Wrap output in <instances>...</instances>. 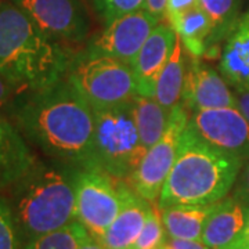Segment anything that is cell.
Here are the masks:
<instances>
[{
	"label": "cell",
	"instance_id": "6da1fadb",
	"mask_svg": "<svg viewBox=\"0 0 249 249\" xmlns=\"http://www.w3.org/2000/svg\"><path fill=\"white\" fill-rule=\"evenodd\" d=\"M9 116L49 158L78 168L91 166L94 109L67 78L19 94Z\"/></svg>",
	"mask_w": 249,
	"mask_h": 249
},
{
	"label": "cell",
	"instance_id": "7a4b0ae2",
	"mask_svg": "<svg viewBox=\"0 0 249 249\" xmlns=\"http://www.w3.org/2000/svg\"><path fill=\"white\" fill-rule=\"evenodd\" d=\"M71 55L14 3H0V73L19 94L65 78Z\"/></svg>",
	"mask_w": 249,
	"mask_h": 249
},
{
	"label": "cell",
	"instance_id": "3957f363",
	"mask_svg": "<svg viewBox=\"0 0 249 249\" xmlns=\"http://www.w3.org/2000/svg\"><path fill=\"white\" fill-rule=\"evenodd\" d=\"M78 166L39 162L9 188L6 198L17 226L21 247L76 220L75 181Z\"/></svg>",
	"mask_w": 249,
	"mask_h": 249
},
{
	"label": "cell",
	"instance_id": "277c9868",
	"mask_svg": "<svg viewBox=\"0 0 249 249\" xmlns=\"http://www.w3.org/2000/svg\"><path fill=\"white\" fill-rule=\"evenodd\" d=\"M242 165L240 157L211 145L187 124L158 208L219 202L235 186Z\"/></svg>",
	"mask_w": 249,
	"mask_h": 249
},
{
	"label": "cell",
	"instance_id": "5b68a950",
	"mask_svg": "<svg viewBox=\"0 0 249 249\" xmlns=\"http://www.w3.org/2000/svg\"><path fill=\"white\" fill-rule=\"evenodd\" d=\"M145 152L134 122L132 103L94 109L90 168L103 170L116 180L127 181L139 168Z\"/></svg>",
	"mask_w": 249,
	"mask_h": 249
},
{
	"label": "cell",
	"instance_id": "8992f818",
	"mask_svg": "<svg viewBox=\"0 0 249 249\" xmlns=\"http://www.w3.org/2000/svg\"><path fill=\"white\" fill-rule=\"evenodd\" d=\"M65 78L93 109L130 104L139 96L130 65L88 49L71 57Z\"/></svg>",
	"mask_w": 249,
	"mask_h": 249
},
{
	"label": "cell",
	"instance_id": "52a82bcc",
	"mask_svg": "<svg viewBox=\"0 0 249 249\" xmlns=\"http://www.w3.org/2000/svg\"><path fill=\"white\" fill-rule=\"evenodd\" d=\"M121 181L103 170L79 168L75 181L76 220L90 237L103 241L122 206Z\"/></svg>",
	"mask_w": 249,
	"mask_h": 249
},
{
	"label": "cell",
	"instance_id": "ba28073f",
	"mask_svg": "<svg viewBox=\"0 0 249 249\" xmlns=\"http://www.w3.org/2000/svg\"><path fill=\"white\" fill-rule=\"evenodd\" d=\"M188 119L190 112L181 103L173 108L163 136L147 150L139 168L127 180L134 191L154 206H158V199L176 160Z\"/></svg>",
	"mask_w": 249,
	"mask_h": 249
},
{
	"label": "cell",
	"instance_id": "9c48e42d",
	"mask_svg": "<svg viewBox=\"0 0 249 249\" xmlns=\"http://www.w3.org/2000/svg\"><path fill=\"white\" fill-rule=\"evenodd\" d=\"M13 3L61 45H79L89 36V13L82 0H13Z\"/></svg>",
	"mask_w": 249,
	"mask_h": 249
},
{
	"label": "cell",
	"instance_id": "30bf717a",
	"mask_svg": "<svg viewBox=\"0 0 249 249\" xmlns=\"http://www.w3.org/2000/svg\"><path fill=\"white\" fill-rule=\"evenodd\" d=\"M188 124L211 145L249 160V124L237 107L196 111Z\"/></svg>",
	"mask_w": 249,
	"mask_h": 249
},
{
	"label": "cell",
	"instance_id": "8fae6325",
	"mask_svg": "<svg viewBox=\"0 0 249 249\" xmlns=\"http://www.w3.org/2000/svg\"><path fill=\"white\" fill-rule=\"evenodd\" d=\"M158 24L160 21L147 10L140 9L129 13L108 24L106 31L91 40L88 50L106 54L132 65L147 37Z\"/></svg>",
	"mask_w": 249,
	"mask_h": 249
},
{
	"label": "cell",
	"instance_id": "7c38bea8",
	"mask_svg": "<svg viewBox=\"0 0 249 249\" xmlns=\"http://www.w3.org/2000/svg\"><path fill=\"white\" fill-rule=\"evenodd\" d=\"M181 104L196 112L212 108L235 107V96L226 79L201 58L187 54V71Z\"/></svg>",
	"mask_w": 249,
	"mask_h": 249
},
{
	"label": "cell",
	"instance_id": "4fadbf2b",
	"mask_svg": "<svg viewBox=\"0 0 249 249\" xmlns=\"http://www.w3.org/2000/svg\"><path fill=\"white\" fill-rule=\"evenodd\" d=\"M178 34L168 24H158L142 45L132 67L137 94L154 97L160 72L172 55Z\"/></svg>",
	"mask_w": 249,
	"mask_h": 249
},
{
	"label": "cell",
	"instance_id": "5bb4252c",
	"mask_svg": "<svg viewBox=\"0 0 249 249\" xmlns=\"http://www.w3.org/2000/svg\"><path fill=\"white\" fill-rule=\"evenodd\" d=\"M122 206L101 241L106 249H133L152 206L130 184L121 181Z\"/></svg>",
	"mask_w": 249,
	"mask_h": 249
},
{
	"label": "cell",
	"instance_id": "9a60e30c",
	"mask_svg": "<svg viewBox=\"0 0 249 249\" xmlns=\"http://www.w3.org/2000/svg\"><path fill=\"white\" fill-rule=\"evenodd\" d=\"M249 220V208L234 196L216 202L208 216L202 242L211 249H223L238 240Z\"/></svg>",
	"mask_w": 249,
	"mask_h": 249
},
{
	"label": "cell",
	"instance_id": "2e32d148",
	"mask_svg": "<svg viewBox=\"0 0 249 249\" xmlns=\"http://www.w3.org/2000/svg\"><path fill=\"white\" fill-rule=\"evenodd\" d=\"M36 162L35 154L28 145L13 121L0 115V191L16 184Z\"/></svg>",
	"mask_w": 249,
	"mask_h": 249
},
{
	"label": "cell",
	"instance_id": "e0dca14e",
	"mask_svg": "<svg viewBox=\"0 0 249 249\" xmlns=\"http://www.w3.org/2000/svg\"><path fill=\"white\" fill-rule=\"evenodd\" d=\"M219 70L234 89L249 90V10L241 14L224 40Z\"/></svg>",
	"mask_w": 249,
	"mask_h": 249
},
{
	"label": "cell",
	"instance_id": "ac0fdd59",
	"mask_svg": "<svg viewBox=\"0 0 249 249\" xmlns=\"http://www.w3.org/2000/svg\"><path fill=\"white\" fill-rule=\"evenodd\" d=\"M214 204L175 205L160 209L168 238L202 241L205 223Z\"/></svg>",
	"mask_w": 249,
	"mask_h": 249
},
{
	"label": "cell",
	"instance_id": "d6986e66",
	"mask_svg": "<svg viewBox=\"0 0 249 249\" xmlns=\"http://www.w3.org/2000/svg\"><path fill=\"white\" fill-rule=\"evenodd\" d=\"M187 71V53L183 43L178 36L175 49L165 68L160 72L154 98L160 106L172 111L178 104L181 103V94L184 88Z\"/></svg>",
	"mask_w": 249,
	"mask_h": 249
},
{
	"label": "cell",
	"instance_id": "ffe728a7",
	"mask_svg": "<svg viewBox=\"0 0 249 249\" xmlns=\"http://www.w3.org/2000/svg\"><path fill=\"white\" fill-rule=\"evenodd\" d=\"M199 4L211 18L213 27L206 42L204 57L214 58L222 52V42L227 39L240 18L241 0H199Z\"/></svg>",
	"mask_w": 249,
	"mask_h": 249
},
{
	"label": "cell",
	"instance_id": "44dd1931",
	"mask_svg": "<svg viewBox=\"0 0 249 249\" xmlns=\"http://www.w3.org/2000/svg\"><path fill=\"white\" fill-rule=\"evenodd\" d=\"M132 107L142 144L148 150L163 136L172 111L162 107L154 97L142 96H136Z\"/></svg>",
	"mask_w": 249,
	"mask_h": 249
},
{
	"label": "cell",
	"instance_id": "7402d4cb",
	"mask_svg": "<svg viewBox=\"0 0 249 249\" xmlns=\"http://www.w3.org/2000/svg\"><path fill=\"white\" fill-rule=\"evenodd\" d=\"M180 37L186 53L196 58H202L206 50V42L212 34V21L199 6L184 13L172 24Z\"/></svg>",
	"mask_w": 249,
	"mask_h": 249
},
{
	"label": "cell",
	"instance_id": "603a6c76",
	"mask_svg": "<svg viewBox=\"0 0 249 249\" xmlns=\"http://www.w3.org/2000/svg\"><path fill=\"white\" fill-rule=\"evenodd\" d=\"M90 237L89 231L78 220L65 227L24 244L21 249H79Z\"/></svg>",
	"mask_w": 249,
	"mask_h": 249
},
{
	"label": "cell",
	"instance_id": "cb8c5ba5",
	"mask_svg": "<svg viewBox=\"0 0 249 249\" xmlns=\"http://www.w3.org/2000/svg\"><path fill=\"white\" fill-rule=\"evenodd\" d=\"M166 238L168 235L162 223L160 208L152 206L151 212L147 217V222L144 224L133 249H158L165 244Z\"/></svg>",
	"mask_w": 249,
	"mask_h": 249
},
{
	"label": "cell",
	"instance_id": "d4e9b609",
	"mask_svg": "<svg viewBox=\"0 0 249 249\" xmlns=\"http://www.w3.org/2000/svg\"><path fill=\"white\" fill-rule=\"evenodd\" d=\"M98 16L106 24H111L116 18L126 16L144 7L145 0H93Z\"/></svg>",
	"mask_w": 249,
	"mask_h": 249
},
{
	"label": "cell",
	"instance_id": "484cf974",
	"mask_svg": "<svg viewBox=\"0 0 249 249\" xmlns=\"http://www.w3.org/2000/svg\"><path fill=\"white\" fill-rule=\"evenodd\" d=\"M0 249H21L17 226L6 196H0Z\"/></svg>",
	"mask_w": 249,
	"mask_h": 249
},
{
	"label": "cell",
	"instance_id": "4316f807",
	"mask_svg": "<svg viewBox=\"0 0 249 249\" xmlns=\"http://www.w3.org/2000/svg\"><path fill=\"white\" fill-rule=\"evenodd\" d=\"M19 96L17 88L0 73V115H10L16 98Z\"/></svg>",
	"mask_w": 249,
	"mask_h": 249
},
{
	"label": "cell",
	"instance_id": "83f0119b",
	"mask_svg": "<svg viewBox=\"0 0 249 249\" xmlns=\"http://www.w3.org/2000/svg\"><path fill=\"white\" fill-rule=\"evenodd\" d=\"M196 6H199V0H168L165 19L169 21V24L172 25L184 13L194 9Z\"/></svg>",
	"mask_w": 249,
	"mask_h": 249
},
{
	"label": "cell",
	"instance_id": "f1b7e54d",
	"mask_svg": "<svg viewBox=\"0 0 249 249\" xmlns=\"http://www.w3.org/2000/svg\"><path fill=\"white\" fill-rule=\"evenodd\" d=\"M232 196L249 208V162L240 175L238 181L235 183V190Z\"/></svg>",
	"mask_w": 249,
	"mask_h": 249
},
{
	"label": "cell",
	"instance_id": "f546056e",
	"mask_svg": "<svg viewBox=\"0 0 249 249\" xmlns=\"http://www.w3.org/2000/svg\"><path fill=\"white\" fill-rule=\"evenodd\" d=\"M165 247L168 249H211L202 241L175 240V238H166Z\"/></svg>",
	"mask_w": 249,
	"mask_h": 249
},
{
	"label": "cell",
	"instance_id": "4dcf8cb0",
	"mask_svg": "<svg viewBox=\"0 0 249 249\" xmlns=\"http://www.w3.org/2000/svg\"><path fill=\"white\" fill-rule=\"evenodd\" d=\"M166 4H168V0H145L142 9L147 10L152 17H155L160 22L162 19H165Z\"/></svg>",
	"mask_w": 249,
	"mask_h": 249
},
{
	"label": "cell",
	"instance_id": "1f68e13d",
	"mask_svg": "<svg viewBox=\"0 0 249 249\" xmlns=\"http://www.w3.org/2000/svg\"><path fill=\"white\" fill-rule=\"evenodd\" d=\"M235 107L249 124V90H235Z\"/></svg>",
	"mask_w": 249,
	"mask_h": 249
},
{
	"label": "cell",
	"instance_id": "d6a6232c",
	"mask_svg": "<svg viewBox=\"0 0 249 249\" xmlns=\"http://www.w3.org/2000/svg\"><path fill=\"white\" fill-rule=\"evenodd\" d=\"M79 249H106V248L103 247V244H101L100 241L94 240V238L89 237L88 240L82 244V247H80Z\"/></svg>",
	"mask_w": 249,
	"mask_h": 249
},
{
	"label": "cell",
	"instance_id": "836d02e7",
	"mask_svg": "<svg viewBox=\"0 0 249 249\" xmlns=\"http://www.w3.org/2000/svg\"><path fill=\"white\" fill-rule=\"evenodd\" d=\"M238 242H241V244H245V245H249V220H248V224H247V227H245V230H244V232H242V235H241L238 240Z\"/></svg>",
	"mask_w": 249,
	"mask_h": 249
},
{
	"label": "cell",
	"instance_id": "e575fe53",
	"mask_svg": "<svg viewBox=\"0 0 249 249\" xmlns=\"http://www.w3.org/2000/svg\"><path fill=\"white\" fill-rule=\"evenodd\" d=\"M223 249H249V245H245V244H241L238 241H234L232 244L227 245L226 248Z\"/></svg>",
	"mask_w": 249,
	"mask_h": 249
},
{
	"label": "cell",
	"instance_id": "d590c367",
	"mask_svg": "<svg viewBox=\"0 0 249 249\" xmlns=\"http://www.w3.org/2000/svg\"><path fill=\"white\" fill-rule=\"evenodd\" d=\"M158 249H168V248H166V247H165V244H163V245H162V247H160V248H158Z\"/></svg>",
	"mask_w": 249,
	"mask_h": 249
}]
</instances>
